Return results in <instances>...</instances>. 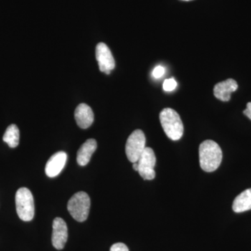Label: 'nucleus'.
<instances>
[{
	"mask_svg": "<svg viewBox=\"0 0 251 251\" xmlns=\"http://www.w3.org/2000/svg\"><path fill=\"white\" fill-rule=\"evenodd\" d=\"M200 165L203 171L211 173L215 171L222 161L223 153L216 142L207 140L200 145Z\"/></svg>",
	"mask_w": 251,
	"mask_h": 251,
	"instance_id": "f257e3e1",
	"label": "nucleus"
},
{
	"mask_svg": "<svg viewBox=\"0 0 251 251\" xmlns=\"http://www.w3.org/2000/svg\"><path fill=\"white\" fill-rule=\"evenodd\" d=\"M163 130L170 139L179 140L184 133V125L179 114L172 108H165L159 115Z\"/></svg>",
	"mask_w": 251,
	"mask_h": 251,
	"instance_id": "f03ea898",
	"label": "nucleus"
},
{
	"mask_svg": "<svg viewBox=\"0 0 251 251\" xmlns=\"http://www.w3.org/2000/svg\"><path fill=\"white\" fill-rule=\"evenodd\" d=\"M91 201L87 193L80 191L71 198L68 202L67 209L69 214L77 222H84L90 213Z\"/></svg>",
	"mask_w": 251,
	"mask_h": 251,
	"instance_id": "7ed1b4c3",
	"label": "nucleus"
},
{
	"mask_svg": "<svg viewBox=\"0 0 251 251\" xmlns=\"http://www.w3.org/2000/svg\"><path fill=\"white\" fill-rule=\"evenodd\" d=\"M17 214L23 221H30L34 216V198L27 188H21L16 194Z\"/></svg>",
	"mask_w": 251,
	"mask_h": 251,
	"instance_id": "20e7f679",
	"label": "nucleus"
},
{
	"mask_svg": "<svg viewBox=\"0 0 251 251\" xmlns=\"http://www.w3.org/2000/svg\"><path fill=\"white\" fill-rule=\"evenodd\" d=\"M145 145L146 138L143 130H135L130 135L126 144V154L130 162H138L146 148Z\"/></svg>",
	"mask_w": 251,
	"mask_h": 251,
	"instance_id": "39448f33",
	"label": "nucleus"
},
{
	"mask_svg": "<svg viewBox=\"0 0 251 251\" xmlns=\"http://www.w3.org/2000/svg\"><path fill=\"white\" fill-rule=\"evenodd\" d=\"M156 158L152 149L146 148L138 161V173L145 180H152L156 176L154 167Z\"/></svg>",
	"mask_w": 251,
	"mask_h": 251,
	"instance_id": "423d86ee",
	"label": "nucleus"
},
{
	"mask_svg": "<svg viewBox=\"0 0 251 251\" xmlns=\"http://www.w3.org/2000/svg\"><path fill=\"white\" fill-rule=\"evenodd\" d=\"M96 58L100 72L109 75L115 69V62L111 51L104 43H99L96 47Z\"/></svg>",
	"mask_w": 251,
	"mask_h": 251,
	"instance_id": "0eeeda50",
	"label": "nucleus"
},
{
	"mask_svg": "<svg viewBox=\"0 0 251 251\" xmlns=\"http://www.w3.org/2000/svg\"><path fill=\"white\" fill-rule=\"evenodd\" d=\"M68 239L67 224L61 218H55L52 224V243L57 250H62L65 247Z\"/></svg>",
	"mask_w": 251,
	"mask_h": 251,
	"instance_id": "6e6552de",
	"label": "nucleus"
},
{
	"mask_svg": "<svg viewBox=\"0 0 251 251\" xmlns=\"http://www.w3.org/2000/svg\"><path fill=\"white\" fill-rule=\"evenodd\" d=\"M67 155L64 151H59L50 158L46 166V174L49 177H55L62 172L67 163Z\"/></svg>",
	"mask_w": 251,
	"mask_h": 251,
	"instance_id": "1a4fd4ad",
	"label": "nucleus"
},
{
	"mask_svg": "<svg viewBox=\"0 0 251 251\" xmlns=\"http://www.w3.org/2000/svg\"><path fill=\"white\" fill-rule=\"evenodd\" d=\"M238 84L234 79L229 78L227 80L219 82L214 86V94L216 98L222 101H229L231 98V94L237 91Z\"/></svg>",
	"mask_w": 251,
	"mask_h": 251,
	"instance_id": "9d476101",
	"label": "nucleus"
},
{
	"mask_svg": "<svg viewBox=\"0 0 251 251\" xmlns=\"http://www.w3.org/2000/svg\"><path fill=\"white\" fill-rule=\"evenodd\" d=\"M75 120L77 125L81 128L86 129L91 126L94 120V112L92 108L85 103H80L75 108Z\"/></svg>",
	"mask_w": 251,
	"mask_h": 251,
	"instance_id": "9b49d317",
	"label": "nucleus"
},
{
	"mask_svg": "<svg viewBox=\"0 0 251 251\" xmlns=\"http://www.w3.org/2000/svg\"><path fill=\"white\" fill-rule=\"evenodd\" d=\"M97 148V143L94 139H88L79 149L77 152V162L80 166L88 164L92 154Z\"/></svg>",
	"mask_w": 251,
	"mask_h": 251,
	"instance_id": "f8f14e48",
	"label": "nucleus"
},
{
	"mask_svg": "<svg viewBox=\"0 0 251 251\" xmlns=\"http://www.w3.org/2000/svg\"><path fill=\"white\" fill-rule=\"evenodd\" d=\"M232 209L234 212L242 213L251 209V188L245 190L234 199Z\"/></svg>",
	"mask_w": 251,
	"mask_h": 251,
	"instance_id": "ddd939ff",
	"label": "nucleus"
},
{
	"mask_svg": "<svg viewBox=\"0 0 251 251\" xmlns=\"http://www.w3.org/2000/svg\"><path fill=\"white\" fill-rule=\"evenodd\" d=\"M3 140L11 148L18 146L20 140V131L18 126L15 125H10L5 131Z\"/></svg>",
	"mask_w": 251,
	"mask_h": 251,
	"instance_id": "4468645a",
	"label": "nucleus"
},
{
	"mask_svg": "<svg viewBox=\"0 0 251 251\" xmlns=\"http://www.w3.org/2000/svg\"><path fill=\"white\" fill-rule=\"evenodd\" d=\"M176 86H177V83L174 78L166 79L163 84V90L166 92H171V91L174 90Z\"/></svg>",
	"mask_w": 251,
	"mask_h": 251,
	"instance_id": "2eb2a0df",
	"label": "nucleus"
},
{
	"mask_svg": "<svg viewBox=\"0 0 251 251\" xmlns=\"http://www.w3.org/2000/svg\"><path fill=\"white\" fill-rule=\"evenodd\" d=\"M110 251H129L128 247L123 243H117L110 248Z\"/></svg>",
	"mask_w": 251,
	"mask_h": 251,
	"instance_id": "dca6fc26",
	"label": "nucleus"
},
{
	"mask_svg": "<svg viewBox=\"0 0 251 251\" xmlns=\"http://www.w3.org/2000/svg\"><path fill=\"white\" fill-rule=\"evenodd\" d=\"M165 74V69L161 66H158L153 69L152 72L153 76L155 78H160L161 76H163V74Z\"/></svg>",
	"mask_w": 251,
	"mask_h": 251,
	"instance_id": "f3484780",
	"label": "nucleus"
},
{
	"mask_svg": "<svg viewBox=\"0 0 251 251\" xmlns=\"http://www.w3.org/2000/svg\"><path fill=\"white\" fill-rule=\"evenodd\" d=\"M244 114L251 120V102L247 103V108L244 110Z\"/></svg>",
	"mask_w": 251,
	"mask_h": 251,
	"instance_id": "a211bd4d",
	"label": "nucleus"
},
{
	"mask_svg": "<svg viewBox=\"0 0 251 251\" xmlns=\"http://www.w3.org/2000/svg\"><path fill=\"white\" fill-rule=\"evenodd\" d=\"M133 170H134V171L138 172V162H136V163H133Z\"/></svg>",
	"mask_w": 251,
	"mask_h": 251,
	"instance_id": "6ab92c4d",
	"label": "nucleus"
},
{
	"mask_svg": "<svg viewBox=\"0 0 251 251\" xmlns=\"http://www.w3.org/2000/svg\"><path fill=\"white\" fill-rule=\"evenodd\" d=\"M182 1H191V0H182Z\"/></svg>",
	"mask_w": 251,
	"mask_h": 251,
	"instance_id": "aec40b11",
	"label": "nucleus"
}]
</instances>
